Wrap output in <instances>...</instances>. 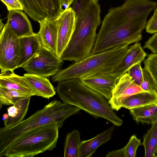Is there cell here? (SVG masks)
Here are the masks:
<instances>
[{
	"label": "cell",
	"instance_id": "6da1fadb",
	"mask_svg": "<svg viewBox=\"0 0 157 157\" xmlns=\"http://www.w3.org/2000/svg\"><path fill=\"white\" fill-rule=\"evenodd\" d=\"M156 2L151 0H124L110 8L104 17L90 54L139 42L147 17Z\"/></svg>",
	"mask_w": 157,
	"mask_h": 157
},
{
	"label": "cell",
	"instance_id": "7a4b0ae2",
	"mask_svg": "<svg viewBox=\"0 0 157 157\" xmlns=\"http://www.w3.org/2000/svg\"><path fill=\"white\" fill-rule=\"evenodd\" d=\"M56 92L64 102L76 107L90 114L105 119L119 127L123 121L117 115L102 95L84 85L81 78L58 82Z\"/></svg>",
	"mask_w": 157,
	"mask_h": 157
},
{
	"label": "cell",
	"instance_id": "3957f363",
	"mask_svg": "<svg viewBox=\"0 0 157 157\" xmlns=\"http://www.w3.org/2000/svg\"><path fill=\"white\" fill-rule=\"evenodd\" d=\"M78 108L54 99L42 109L13 126L0 128V152L25 133L47 124H56L60 129L70 116L78 113Z\"/></svg>",
	"mask_w": 157,
	"mask_h": 157
},
{
	"label": "cell",
	"instance_id": "277c9868",
	"mask_svg": "<svg viewBox=\"0 0 157 157\" xmlns=\"http://www.w3.org/2000/svg\"><path fill=\"white\" fill-rule=\"evenodd\" d=\"M100 5L93 0L76 16L75 29L60 59L78 62L90 55L94 47L97 29L101 23Z\"/></svg>",
	"mask_w": 157,
	"mask_h": 157
},
{
	"label": "cell",
	"instance_id": "5b68a950",
	"mask_svg": "<svg viewBox=\"0 0 157 157\" xmlns=\"http://www.w3.org/2000/svg\"><path fill=\"white\" fill-rule=\"evenodd\" d=\"M131 45L118 46L94 54L75 62L60 70L52 76L54 82L73 78H81L86 76L110 73L120 64L129 51Z\"/></svg>",
	"mask_w": 157,
	"mask_h": 157
},
{
	"label": "cell",
	"instance_id": "8992f818",
	"mask_svg": "<svg viewBox=\"0 0 157 157\" xmlns=\"http://www.w3.org/2000/svg\"><path fill=\"white\" fill-rule=\"evenodd\" d=\"M59 127L56 124L43 125L24 134L2 151L0 157H33L56 146Z\"/></svg>",
	"mask_w": 157,
	"mask_h": 157
},
{
	"label": "cell",
	"instance_id": "52a82bcc",
	"mask_svg": "<svg viewBox=\"0 0 157 157\" xmlns=\"http://www.w3.org/2000/svg\"><path fill=\"white\" fill-rule=\"evenodd\" d=\"M19 48V38L6 22L0 34L1 73L13 72L17 68Z\"/></svg>",
	"mask_w": 157,
	"mask_h": 157
},
{
	"label": "cell",
	"instance_id": "ba28073f",
	"mask_svg": "<svg viewBox=\"0 0 157 157\" xmlns=\"http://www.w3.org/2000/svg\"><path fill=\"white\" fill-rule=\"evenodd\" d=\"M63 63V60L56 54L42 46L22 67L27 73L47 77L56 74Z\"/></svg>",
	"mask_w": 157,
	"mask_h": 157
},
{
	"label": "cell",
	"instance_id": "9c48e42d",
	"mask_svg": "<svg viewBox=\"0 0 157 157\" xmlns=\"http://www.w3.org/2000/svg\"><path fill=\"white\" fill-rule=\"evenodd\" d=\"M146 91L136 85L126 72L120 77L113 90L111 98L108 102L113 110L118 111L125 99L136 93Z\"/></svg>",
	"mask_w": 157,
	"mask_h": 157
},
{
	"label": "cell",
	"instance_id": "30bf717a",
	"mask_svg": "<svg viewBox=\"0 0 157 157\" xmlns=\"http://www.w3.org/2000/svg\"><path fill=\"white\" fill-rule=\"evenodd\" d=\"M57 19L58 31L56 55L60 58L74 32L76 20L75 14L70 7L64 10Z\"/></svg>",
	"mask_w": 157,
	"mask_h": 157
},
{
	"label": "cell",
	"instance_id": "8fae6325",
	"mask_svg": "<svg viewBox=\"0 0 157 157\" xmlns=\"http://www.w3.org/2000/svg\"><path fill=\"white\" fill-rule=\"evenodd\" d=\"M118 79L111 72L89 75L81 78L84 85L108 100L111 98Z\"/></svg>",
	"mask_w": 157,
	"mask_h": 157
},
{
	"label": "cell",
	"instance_id": "7c38bea8",
	"mask_svg": "<svg viewBox=\"0 0 157 157\" xmlns=\"http://www.w3.org/2000/svg\"><path fill=\"white\" fill-rule=\"evenodd\" d=\"M40 23V29L37 33L42 46L56 54L58 31L57 19L52 20L46 17Z\"/></svg>",
	"mask_w": 157,
	"mask_h": 157
},
{
	"label": "cell",
	"instance_id": "4fadbf2b",
	"mask_svg": "<svg viewBox=\"0 0 157 157\" xmlns=\"http://www.w3.org/2000/svg\"><path fill=\"white\" fill-rule=\"evenodd\" d=\"M140 43L131 45L129 50L118 67L111 73L118 79L136 64L141 63L147 56Z\"/></svg>",
	"mask_w": 157,
	"mask_h": 157
},
{
	"label": "cell",
	"instance_id": "5bb4252c",
	"mask_svg": "<svg viewBox=\"0 0 157 157\" xmlns=\"http://www.w3.org/2000/svg\"><path fill=\"white\" fill-rule=\"evenodd\" d=\"M6 22L19 38L34 34L31 23L25 13L20 10L9 11Z\"/></svg>",
	"mask_w": 157,
	"mask_h": 157
},
{
	"label": "cell",
	"instance_id": "9a60e30c",
	"mask_svg": "<svg viewBox=\"0 0 157 157\" xmlns=\"http://www.w3.org/2000/svg\"><path fill=\"white\" fill-rule=\"evenodd\" d=\"M19 38L20 48L17 68L22 67L42 47L38 33Z\"/></svg>",
	"mask_w": 157,
	"mask_h": 157
},
{
	"label": "cell",
	"instance_id": "2e32d148",
	"mask_svg": "<svg viewBox=\"0 0 157 157\" xmlns=\"http://www.w3.org/2000/svg\"><path fill=\"white\" fill-rule=\"evenodd\" d=\"M23 76L34 95L49 99L56 94L54 87L47 77L27 73Z\"/></svg>",
	"mask_w": 157,
	"mask_h": 157
},
{
	"label": "cell",
	"instance_id": "e0dca14e",
	"mask_svg": "<svg viewBox=\"0 0 157 157\" xmlns=\"http://www.w3.org/2000/svg\"><path fill=\"white\" fill-rule=\"evenodd\" d=\"M115 126L113 125L91 139L82 141L80 147V157H92L100 146L111 139Z\"/></svg>",
	"mask_w": 157,
	"mask_h": 157
},
{
	"label": "cell",
	"instance_id": "ac0fdd59",
	"mask_svg": "<svg viewBox=\"0 0 157 157\" xmlns=\"http://www.w3.org/2000/svg\"><path fill=\"white\" fill-rule=\"evenodd\" d=\"M1 73L0 87L12 89L22 92L34 95L33 91L23 76H19L13 72Z\"/></svg>",
	"mask_w": 157,
	"mask_h": 157
},
{
	"label": "cell",
	"instance_id": "d6986e66",
	"mask_svg": "<svg viewBox=\"0 0 157 157\" xmlns=\"http://www.w3.org/2000/svg\"><path fill=\"white\" fill-rule=\"evenodd\" d=\"M30 98L19 100L15 104L7 108L8 119L4 121V127L9 128L14 126L23 120L27 113Z\"/></svg>",
	"mask_w": 157,
	"mask_h": 157
},
{
	"label": "cell",
	"instance_id": "ffe728a7",
	"mask_svg": "<svg viewBox=\"0 0 157 157\" xmlns=\"http://www.w3.org/2000/svg\"><path fill=\"white\" fill-rule=\"evenodd\" d=\"M157 103V93L144 91L132 95L122 103L121 107L128 109L140 107Z\"/></svg>",
	"mask_w": 157,
	"mask_h": 157
},
{
	"label": "cell",
	"instance_id": "44dd1931",
	"mask_svg": "<svg viewBox=\"0 0 157 157\" xmlns=\"http://www.w3.org/2000/svg\"><path fill=\"white\" fill-rule=\"evenodd\" d=\"M23 10L33 21L39 23L47 17L44 0H19Z\"/></svg>",
	"mask_w": 157,
	"mask_h": 157
},
{
	"label": "cell",
	"instance_id": "7402d4cb",
	"mask_svg": "<svg viewBox=\"0 0 157 157\" xmlns=\"http://www.w3.org/2000/svg\"><path fill=\"white\" fill-rule=\"evenodd\" d=\"M129 110L133 120L137 123L151 124L157 120L156 104L131 109Z\"/></svg>",
	"mask_w": 157,
	"mask_h": 157
},
{
	"label": "cell",
	"instance_id": "603a6c76",
	"mask_svg": "<svg viewBox=\"0 0 157 157\" xmlns=\"http://www.w3.org/2000/svg\"><path fill=\"white\" fill-rule=\"evenodd\" d=\"M80 133L77 130L68 133L65 138L64 157H80V147L81 143Z\"/></svg>",
	"mask_w": 157,
	"mask_h": 157
},
{
	"label": "cell",
	"instance_id": "cb8c5ba5",
	"mask_svg": "<svg viewBox=\"0 0 157 157\" xmlns=\"http://www.w3.org/2000/svg\"><path fill=\"white\" fill-rule=\"evenodd\" d=\"M142 144L144 148L145 157H155L157 147V120L144 136Z\"/></svg>",
	"mask_w": 157,
	"mask_h": 157
},
{
	"label": "cell",
	"instance_id": "d4e9b609",
	"mask_svg": "<svg viewBox=\"0 0 157 157\" xmlns=\"http://www.w3.org/2000/svg\"><path fill=\"white\" fill-rule=\"evenodd\" d=\"M34 96L15 90L0 87V103L1 105H12L19 100Z\"/></svg>",
	"mask_w": 157,
	"mask_h": 157
},
{
	"label": "cell",
	"instance_id": "484cf974",
	"mask_svg": "<svg viewBox=\"0 0 157 157\" xmlns=\"http://www.w3.org/2000/svg\"><path fill=\"white\" fill-rule=\"evenodd\" d=\"M144 64L143 69L147 72L151 79L152 86L157 93V53L149 54Z\"/></svg>",
	"mask_w": 157,
	"mask_h": 157
},
{
	"label": "cell",
	"instance_id": "4316f807",
	"mask_svg": "<svg viewBox=\"0 0 157 157\" xmlns=\"http://www.w3.org/2000/svg\"><path fill=\"white\" fill-rule=\"evenodd\" d=\"M47 17L52 20L56 19L64 10L61 0H44Z\"/></svg>",
	"mask_w": 157,
	"mask_h": 157
},
{
	"label": "cell",
	"instance_id": "83f0119b",
	"mask_svg": "<svg viewBox=\"0 0 157 157\" xmlns=\"http://www.w3.org/2000/svg\"><path fill=\"white\" fill-rule=\"evenodd\" d=\"M141 145V140L133 135L132 136L126 145L124 147L126 157H135L137 149Z\"/></svg>",
	"mask_w": 157,
	"mask_h": 157
},
{
	"label": "cell",
	"instance_id": "f1b7e54d",
	"mask_svg": "<svg viewBox=\"0 0 157 157\" xmlns=\"http://www.w3.org/2000/svg\"><path fill=\"white\" fill-rule=\"evenodd\" d=\"M141 63L135 64L131 67L127 71L129 75L134 80L135 83L140 86L143 80V69Z\"/></svg>",
	"mask_w": 157,
	"mask_h": 157
},
{
	"label": "cell",
	"instance_id": "f546056e",
	"mask_svg": "<svg viewBox=\"0 0 157 157\" xmlns=\"http://www.w3.org/2000/svg\"><path fill=\"white\" fill-rule=\"evenodd\" d=\"M145 29L146 32L151 34L157 33V5L153 15L147 23Z\"/></svg>",
	"mask_w": 157,
	"mask_h": 157
},
{
	"label": "cell",
	"instance_id": "4dcf8cb0",
	"mask_svg": "<svg viewBox=\"0 0 157 157\" xmlns=\"http://www.w3.org/2000/svg\"><path fill=\"white\" fill-rule=\"evenodd\" d=\"M93 0H73L71 7L78 16Z\"/></svg>",
	"mask_w": 157,
	"mask_h": 157
},
{
	"label": "cell",
	"instance_id": "1f68e13d",
	"mask_svg": "<svg viewBox=\"0 0 157 157\" xmlns=\"http://www.w3.org/2000/svg\"><path fill=\"white\" fill-rule=\"evenodd\" d=\"M143 80L140 86V87L146 91L157 93L152 86L151 80L150 77L147 72L143 70Z\"/></svg>",
	"mask_w": 157,
	"mask_h": 157
},
{
	"label": "cell",
	"instance_id": "d6a6232c",
	"mask_svg": "<svg viewBox=\"0 0 157 157\" xmlns=\"http://www.w3.org/2000/svg\"><path fill=\"white\" fill-rule=\"evenodd\" d=\"M6 6L8 11L11 10H23L22 5L19 0H1Z\"/></svg>",
	"mask_w": 157,
	"mask_h": 157
},
{
	"label": "cell",
	"instance_id": "836d02e7",
	"mask_svg": "<svg viewBox=\"0 0 157 157\" xmlns=\"http://www.w3.org/2000/svg\"><path fill=\"white\" fill-rule=\"evenodd\" d=\"M146 48L152 53H157V33L149 38L146 42Z\"/></svg>",
	"mask_w": 157,
	"mask_h": 157
},
{
	"label": "cell",
	"instance_id": "e575fe53",
	"mask_svg": "<svg viewBox=\"0 0 157 157\" xmlns=\"http://www.w3.org/2000/svg\"><path fill=\"white\" fill-rule=\"evenodd\" d=\"M106 157H126L124 147L117 150L109 152L106 155Z\"/></svg>",
	"mask_w": 157,
	"mask_h": 157
},
{
	"label": "cell",
	"instance_id": "d590c367",
	"mask_svg": "<svg viewBox=\"0 0 157 157\" xmlns=\"http://www.w3.org/2000/svg\"><path fill=\"white\" fill-rule=\"evenodd\" d=\"M62 5L64 9L69 8L71 5L73 0H61Z\"/></svg>",
	"mask_w": 157,
	"mask_h": 157
},
{
	"label": "cell",
	"instance_id": "8d00e7d4",
	"mask_svg": "<svg viewBox=\"0 0 157 157\" xmlns=\"http://www.w3.org/2000/svg\"><path fill=\"white\" fill-rule=\"evenodd\" d=\"M2 120L5 121H6L9 117V115L7 113H5L3 114L2 115Z\"/></svg>",
	"mask_w": 157,
	"mask_h": 157
},
{
	"label": "cell",
	"instance_id": "74e56055",
	"mask_svg": "<svg viewBox=\"0 0 157 157\" xmlns=\"http://www.w3.org/2000/svg\"><path fill=\"white\" fill-rule=\"evenodd\" d=\"M2 21L1 19L0 25V32L2 30L5 25L2 22Z\"/></svg>",
	"mask_w": 157,
	"mask_h": 157
},
{
	"label": "cell",
	"instance_id": "f35d334b",
	"mask_svg": "<svg viewBox=\"0 0 157 157\" xmlns=\"http://www.w3.org/2000/svg\"><path fill=\"white\" fill-rule=\"evenodd\" d=\"M156 155H157V147L156 151Z\"/></svg>",
	"mask_w": 157,
	"mask_h": 157
},
{
	"label": "cell",
	"instance_id": "ab89813d",
	"mask_svg": "<svg viewBox=\"0 0 157 157\" xmlns=\"http://www.w3.org/2000/svg\"><path fill=\"white\" fill-rule=\"evenodd\" d=\"M155 157H157V155H156L155 156Z\"/></svg>",
	"mask_w": 157,
	"mask_h": 157
},
{
	"label": "cell",
	"instance_id": "60d3db41",
	"mask_svg": "<svg viewBox=\"0 0 157 157\" xmlns=\"http://www.w3.org/2000/svg\"><path fill=\"white\" fill-rule=\"evenodd\" d=\"M156 104H157V103H156Z\"/></svg>",
	"mask_w": 157,
	"mask_h": 157
},
{
	"label": "cell",
	"instance_id": "b9f144b4",
	"mask_svg": "<svg viewBox=\"0 0 157 157\" xmlns=\"http://www.w3.org/2000/svg\"></svg>",
	"mask_w": 157,
	"mask_h": 157
}]
</instances>
